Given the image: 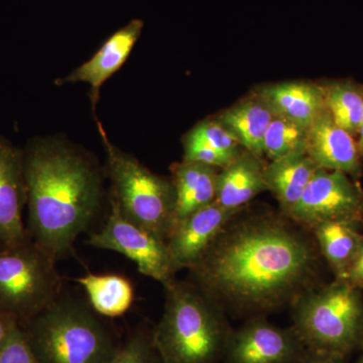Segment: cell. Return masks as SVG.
<instances>
[{
  "label": "cell",
  "mask_w": 363,
  "mask_h": 363,
  "mask_svg": "<svg viewBox=\"0 0 363 363\" xmlns=\"http://www.w3.org/2000/svg\"><path fill=\"white\" fill-rule=\"evenodd\" d=\"M259 95L274 116L309 128L327 111L323 89L315 83L294 81L259 86Z\"/></svg>",
  "instance_id": "obj_15"
},
{
  "label": "cell",
  "mask_w": 363,
  "mask_h": 363,
  "mask_svg": "<svg viewBox=\"0 0 363 363\" xmlns=\"http://www.w3.org/2000/svg\"><path fill=\"white\" fill-rule=\"evenodd\" d=\"M318 169L305 149L296 150L266 164L264 178L267 191L276 198L281 214L290 216Z\"/></svg>",
  "instance_id": "obj_17"
},
{
  "label": "cell",
  "mask_w": 363,
  "mask_h": 363,
  "mask_svg": "<svg viewBox=\"0 0 363 363\" xmlns=\"http://www.w3.org/2000/svg\"><path fill=\"white\" fill-rule=\"evenodd\" d=\"M305 150L319 169L342 172L354 180L362 176V157L354 138L336 124L328 111L308 128Z\"/></svg>",
  "instance_id": "obj_13"
},
{
  "label": "cell",
  "mask_w": 363,
  "mask_h": 363,
  "mask_svg": "<svg viewBox=\"0 0 363 363\" xmlns=\"http://www.w3.org/2000/svg\"><path fill=\"white\" fill-rule=\"evenodd\" d=\"M143 26L145 23L142 20H133L119 28L106 40L89 61L79 66L66 77L59 79L57 84L76 82L89 84L91 102L93 107L96 106L102 85L125 63L140 39Z\"/></svg>",
  "instance_id": "obj_14"
},
{
  "label": "cell",
  "mask_w": 363,
  "mask_h": 363,
  "mask_svg": "<svg viewBox=\"0 0 363 363\" xmlns=\"http://www.w3.org/2000/svg\"><path fill=\"white\" fill-rule=\"evenodd\" d=\"M304 363H347V357L337 353L308 350Z\"/></svg>",
  "instance_id": "obj_29"
},
{
  "label": "cell",
  "mask_w": 363,
  "mask_h": 363,
  "mask_svg": "<svg viewBox=\"0 0 363 363\" xmlns=\"http://www.w3.org/2000/svg\"><path fill=\"white\" fill-rule=\"evenodd\" d=\"M289 218L307 230L321 223L363 225V190L339 171L318 169Z\"/></svg>",
  "instance_id": "obj_8"
},
{
  "label": "cell",
  "mask_w": 363,
  "mask_h": 363,
  "mask_svg": "<svg viewBox=\"0 0 363 363\" xmlns=\"http://www.w3.org/2000/svg\"><path fill=\"white\" fill-rule=\"evenodd\" d=\"M152 338L164 363H218L230 337L226 313L193 281L173 279Z\"/></svg>",
  "instance_id": "obj_3"
},
{
  "label": "cell",
  "mask_w": 363,
  "mask_h": 363,
  "mask_svg": "<svg viewBox=\"0 0 363 363\" xmlns=\"http://www.w3.org/2000/svg\"><path fill=\"white\" fill-rule=\"evenodd\" d=\"M98 128L108 159L111 199L124 218L168 240L176 223V192L171 179L156 175L114 147L101 123Z\"/></svg>",
  "instance_id": "obj_6"
},
{
  "label": "cell",
  "mask_w": 363,
  "mask_h": 363,
  "mask_svg": "<svg viewBox=\"0 0 363 363\" xmlns=\"http://www.w3.org/2000/svg\"><path fill=\"white\" fill-rule=\"evenodd\" d=\"M14 320L6 316L1 311H0V348L2 344L6 340L7 334H9V328H11V323Z\"/></svg>",
  "instance_id": "obj_30"
},
{
  "label": "cell",
  "mask_w": 363,
  "mask_h": 363,
  "mask_svg": "<svg viewBox=\"0 0 363 363\" xmlns=\"http://www.w3.org/2000/svg\"><path fill=\"white\" fill-rule=\"evenodd\" d=\"M111 204L108 218L99 231L91 234L88 245L125 255L135 262L140 274L162 286L175 279L179 269L167 241L124 218L111 199Z\"/></svg>",
  "instance_id": "obj_9"
},
{
  "label": "cell",
  "mask_w": 363,
  "mask_h": 363,
  "mask_svg": "<svg viewBox=\"0 0 363 363\" xmlns=\"http://www.w3.org/2000/svg\"><path fill=\"white\" fill-rule=\"evenodd\" d=\"M272 118L271 109L255 92L215 117L243 149L259 157L264 156V136Z\"/></svg>",
  "instance_id": "obj_19"
},
{
  "label": "cell",
  "mask_w": 363,
  "mask_h": 363,
  "mask_svg": "<svg viewBox=\"0 0 363 363\" xmlns=\"http://www.w3.org/2000/svg\"><path fill=\"white\" fill-rule=\"evenodd\" d=\"M56 262L30 238L0 250V311L23 325L51 305L63 293Z\"/></svg>",
  "instance_id": "obj_7"
},
{
  "label": "cell",
  "mask_w": 363,
  "mask_h": 363,
  "mask_svg": "<svg viewBox=\"0 0 363 363\" xmlns=\"http://www.w3.org/2000/svg\"><path fill=\"white\" fill-rule=\"evenodd\" d=\"M26 202L23 150L0 136V250L30 238L23 219Z\"/></svg>",
  "instance_id": "obj_11"
},
{
  "label": "cell",
  "mask_w": 363,
  "mask_h": 363,
  "mask_svg": "<svg viewBox=\"0 0 363 363\" xmlns=\"http://www.w3.org/2000/svg\"><path fill=\"white\" fill-rule=\"evenodd\" d=\"M78 283L87 294L91 307L100 316H123L133 304V286L119 274H89L78 279Z\"/></svg>",
  "instance_id": "obj_21"
},
{
  "label": "cell",
  "mask_w": 363,
  "mask_h": 363,
  "mask_svg": "<svg viewBox=\"0 0 363 363\" xmlns=\"http://www.w3.org/2000/svg\"><path fill=\"white\" fill-rule=\"evenodd\" d=\"M240 212L213 202L178 222L167 245L179 271L196 264L222 229Z\"/></svg>",
  "instance_id": "obj_12"
},
{
  "label": "cell",
  "mask_w": 363,
  "mask_h": 363,
  "mask_svg": "<svg viewBox=\"0 0 363 363\" xmlns=\"http://www.w3.org/2000/svg\"><path fill=\"white\" fill-rule=\"evenodd\" d=\"M307 347L292 326H277L266 316L248 318L233 330L225 363H304Z\"/></svg>",
  "instance_id": "obj_10"
},
{
  "label": "cell",
  "mask_w": 363,
  "mask_h": 363,
  "mask_svg": "<svg viewBox=\"0 0 363 363\" xmlns=\"http://www.w3.org/2000/svg\"><path fill=\"white\" fill-rule=\"evenodd\" d=\"M327 111L341 128L357 136L363 117V85L339 81L321 85Z\"/></svg>",
  "instance_id": "obj_22"
},
{
  "label": "cell",
  "mask_w": 363,
  "mask_h": 363,
  "mask_svg": "<svg viewBox=\"0 0 363 363\" xmlns=\"http://www.w3.org/2000/svg\"><path fill=\"white\" fill-rule=\"evenodd\" d=\"M23 169L28 235L58 262L96 218L102 195L99 169L54 138L30 140L23 150Z\"/></svg>",
  "instance_id": "obj_2"
},
{
  "label": "cell",
  "mask_w": 363,
  "mask_h": 363,
  "mask_svg": "<svg viewBox=\"0 0 363 363\" xmlns=\"http://www.w3.org/2000/svg\"><path fill=\"white\" fill-rule=\"evenodd\" d=\"M308 128L274 116L264 136V154L269 161L305 149Z\"/></svg>",
  "instance_id": "obj_23"
},
{
  "label": "cell",
  "mask_w": 363,
  "mask_h": 363,
  "mask_svg": "<svg viewBox=\"0 0 363 363\" xmlns=\"http://www.w3.org/2000/svg\"><path fill=\"white\" fill-rule=\"evenodd\" d=\"M219 169L196 162L183 161L172 166L171 180L176 192L175 225L215 202Z\"/></svg>",
  "instance_id": "obj_18"
},
{
  "label": "cell",
  "mask_w": 363,
  "mask_h": 363,
  "mask_svg": "<svg viewBox=\"0 0 363 363\" xmlns=\"http://www.w3.org/2000/svg\"><path fill=\"white\" fill-rule=\"evenodd\" d=\"M20 326L40 363H109L121 344L89 303L64 293Z\"/></svg>",
  "instance_id": "obj_4"
},
{
  "label": "cell",
  "mask_w": 363,
  "mask_h": 363,
  "mask_svg": "<svg viewBox=\"0 0 363 363\" xmlns=\"http://www.w3.org/2000/svg\"><path fill=\"white\" fill-rule=\"evenodd\" d=\"M235 215L189 269L224 312L267 316L321 285L322 257L311 231L279 213Z\"/></svg>",
  "instance_id": "obj_1"
},
{
  "label": "cell",
  "mask_w": 363,
  "mask_h": 363,
  "mask_svg": "<svg viewBox=\"0 0 363 363\" xmlns=\"http://www.w3.org/2000/svg\"><path fill=\"white\" fill-rule=\"evenodd\" d=\"M109 363L164 362L155 345L152 329L147 325H142L121 342Z\"/></svg>",
  "instance_id": "obj_24"
},
{
  "label": "cell",
  "mask_w": 363,
  "mask_h": 363,
  "mask_svg": "<svg viewBox=\"0 0 363 363\" xmlns=\"http://www.w3.org/2000/svg\"><path fill=\"white\" fill-rule=\"evenodd\" d=\"M292 327L308 350L348 357L363 342L362 290L342 279L321 284L294 303Z\"/></svg>",
  "instance_id": "obj_5"
},
{
  "label": "cell",
  "mask_w": 363,
  "mask_h": 363,
  "mask_svg": "<svg viewBox=\"0 0 363 363\" xmlns=\"http://www.w3.org/2000/svg\"><path fill=\"white\" fill-rule=\"evenodd\" d=\"M233 157L221 154L218 150L188 133L184 140V159L185 162H202L217 169L225 168Z\"/></svg>",
  "instance_id": "obj_27"
},
{
  "label": "cell",
  "mask_w": 363,
  "mask_h": 363,
  "mask_svg": "<svg viewBox=\"0 0 363 363\" xmlns=\"http://www.w3.org/2000/svg\"><path fill=\"white\" fill-rule=\"evenodd\" d=\"M359 225L329 222L313 227L311 233L316 241L322 259L328 264L334 279H341L357 257L363 243Z\"/></svg>",
  "instance_id": "obj_20"
},
{
  "label": "cell",
  "mask_w": 363,
  "mask_h": 363,
  "mask_svg": "<svg viewBox=\"0 0 363 363\" xmlns=\"http://www.w3.org/2000/svg\"><path fill=\"white\" fill-rule=\"evenodd\" d=\"M358 140L357 142L358 152H359L360 157H363V117L362 123H360L359 130L357 133Z\"/></svg>",
  "instance_id": "obj_31"
},
{
  "label": "cell",
  "mask_w": 363,
  "mask_h": 363,
  "mask_svg": "<svg viewBox=\"0 0 363 363\" xmlns=\"http://www.w3.org/2000/svg\"><path fill=\"white\" fill-rule=\"evenodd\" d=\"M346 283L363 290V243L342 279Z\"/></svg>",
  "instance_id": "obj_28"
},
{
  "label": "cell",
  "mask_w": 363,
  "mask_h": 363,
  "mask_svg": "<svg viewBox=\"0 0 363 363\" xmlns=\"http://www.w3.org/2000/svg\"><path fill=\"white\" fill-rule=\"evenodd\" d=\"M362 357H360L359 359H358L357 363H363V342L362 345Z\"/></svg>",
  "instance_id": "obj_32"
},
{
  "label": "cell",
  "mask_w": 363,
  "mask_h": 363,
  "mask_svg": "<svg viewBox=\"0 0 363 363\" xmlns=\"http://www.w3.org/2000/svg\"><path fill=\"white\" fill-rule=\"evenodd\" d=\"M189 133L233 159L243 150L238 140L215 118L201 121Z\"/></svg>",
  "instance_id": "obj_25"
},
{
  "label": "cell",
  "mask_w": 363,
  "mask_h": 363,
  "mask_svg": "<svg viewBox=\"0 0 363 363\" xmlns=\"http://www.w3.org/2000/svg\"><path fill=\"white\" fill-rule=\"evenodd\" d=\"M0 363H40L18 322L13 321L0 348Z\"/></svg>",
  "instance_id": "obj_26"
},
{
  "label": "cell",
  "mask_w": 363,
  "mask_h": 363,
  "mask_svg": "<svg viewBox=\"0 0 363 363\" xmlns=\"http://www.w3.org/2000/svg\"><path fill=\"white\" fill-rule=\"evenodd\" d=\"M262 157L243 149L217 176L216 199L220 206L242 211L248 203L267 191Z\"/></svg>",
  "instance_id": "obj_16"
}]
</instances>
